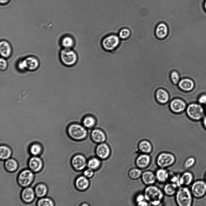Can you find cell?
Wrapping results in <instances>:
<instances>
[{
  "label": "cell",
  "instance_id": "cell-1",
  "mask_svg": "<svg viewBox=\"0 0 206 206\" xmlns=\"http://www.w3.org/2000/svg\"><path fill=\"white\" fill-rule=\"evenodd\" d=\"M67 133L69 138L75 141H81L87 138L88 130L81 123L73 122L70 124L67 128Z\"/></svg>",
  "mask_w": 206,
  "mask_h": 206
},
{
  "label": "cell",
  "instance_id": "cell-2",
  "mask_svg": "<svg viewBox=\"0 0 206 206\" xmlns=\"http://www.w3.org/2000/svg\"><path fill=\"white\" fill-rule=\"evenodd\" d=\"M144 195L145 200L151 205H159L163 198V192L159 188L154 185H148L144 190Z\"/></svg>",
  "mask_w": 206,
  "mask_h": 206
},
{
  "label": "cell",
  "instance_id": "cell-3",
  "mask_svg": "<svg viewBox=\"0 0 206 206\" xmlns=\"http://www.w3.org/2000/svg\"><path fill=\"white\" fill-rule=\"evenodd\" d=\"M176 200L179 206H190L192 203L191 193L187 187H180L176 193Z\"/></svg>",
  "mask_w": 206,
  "mask_h": 206
},
{
  "label": "cell",
  "instance_id": "cell-4",
  "mask_svg": "<svg viewBox=\"0 0 206 206\" xmlns=\"http://www.w3.org/2000/svg\"><path fill=\"white\" fill-rule=\"evenodd\" d=\"M35 178V173L28 169L21 171L17 178V181L19 185L24 188L31 185Z\"/></svg>",
  "mask_w": 206,
  "mask_h": 206
},
{
  "label": "cell",
  "instance_id": "cell-5",
  "mask_svg": "<svg viewBox=\"0 0 206 206\" xmlns=\"http://www.w3.org/2000/svg\"><path fill=\"white\" fill-rule=\"evenodd\" d=\"M39 65L38 59L35 56H30L19 61L17 66L19 69L21 71L27 70L34 71L38 68Z\"/></svg>",
  "mask_w": 206,
  "mask_h": 206
},
{
  "label": "cell",
  "instance_id": "cell-6",
  "mask_svg": "<svg viewBox=\"0 0 206 206\" xmlns=\"http://www.w3.org/2000/svg\"><path fill=\"white\" fill-rule=\"evenodd\" d=\"M185 111L189 118L195 120L201 119L204 113L202 106L195 103H191L187 105Z\"/></svg>",
  "mask_w": 206,
  "mask_h": 206
},
{
  "label": "cell",
  "instance_id": "cell-7",
  "mask_svg": "<svg viewBox=\"0 0 206 206\" xmlns=\"http://www.w3.org/2000/svg\"><path fill=\"white\" fill-rule=\"evenodd\" d=\"M176 158L173 154L168 152H162L157 156L156 163L160 168H165L173 165L175 162Z\"/></svg>",
  "mask_w": 206,
  "mask_h": 206
},
{
  "label": "cell",
  "instance_id": "cell-8",
  "mask_svg": "<svg viewBox=\"0 0 206 206\" xmlns=\"http://www.w3.org/2000/svg\"><path fill=\"white\" fill-rule=\"evenodd\" d=\"M60 58L63 64L68 66L74 64L78 59L76 53L70 49H62L60 52Z\"/></svg>",
  "mask_w": 206,
  "mask_h": 206
},
{
  "label": "cell",
  "instance_id": "cell-9",
  "mask_svg": "<svg viewBox=\"0 0 206 206\" xmlns=\"http://www.w3.org/2000/svg\"><path fill=\"white\" fill-rule=\"evenodd\" d=\"M119 43V37L115 35L108 36L103 40L102 45L107 51H112L117 47Z\"/></svg>",
  "mask_w": 206,
  "mask_h": 206
},
{
  "label": "cell",
  "instance_id": "cell-10",
  "mask_svg": "<svg viewBox=\"0 0 206 206\" xmlns=\"http://www.w3.org/2000/svg\"><path fill=\"white\" fill-rule=\"evenodd\" d=\"M87 163L86 158L81 154L75 155L71 160V164L73 168L77 171L84 170L87 166Z\"/></svg>",
  "mask_w": 206,
  "mask_h": 206
},
{
  "label": "cell",
  "instance_id": "cell-11",
  "mask_svg": "<svg viewBox=\"0 0 206 206\" xmlns=\"http://www.w3.org/2000/svg\"><path fill=\"white\" fill-rule=\"evenodd\" d=\"M36 196L34 189L31 186L24 188L21 193V198L26 205L33 203Z\"/></svg>",
  "mask_w": 206,
  "mask_h": 206
},
{
  "label": "cell",
  "instance_id": "cell-12",
  "mask_svg": "<svg viewBox=\"0 0 206 206\" xmlns=\"http://www.w3.org/2000/svg\"><path fill=\"white\" fill-rule=\"evenodd\" d=\"M28 167L34 173L40 172L43 169L44 163L42 159L38 156H32L28 162Z\"/></svg>",
  "mask_w": 206,
  "mask_h": 206
},
{
  "label": "cell",
  "instance_id": "cell-13",
  "mask_svg": "<svg viewBox=\"0 0 206 206\" xmlns=\"http://www.w3.org/2000/svg\"><path fill=\"white\" fill-rule=\"evenodd\" d=\"M191 193L195 197L200 198L206 193V182L203 181H198L192 184Z\"/></svg>",
  "mask_w": 206,
  "mask_h": 206
},
{
  "label": "cell",
  "instance_id": "cell-14",
  "mask_svg": "<svg viewBox=\"0 0 206 206\" xmlns=\"http://www.w3.org/2000/svg\"><path fill=\"white\" fill-rule=\"evenodd\" d=\"M187 105L182 99L176 98L171 101L169 107L173 113H179L185 111Z\"/></svg>",
  "mask_w": 206,
  "mask_h": 206
},
{
  "label": "cell",
  "instance_id": "cell-15",
  "mask_svg": "<svg viewBox=\"0 0 206 206\" xmlns=\"http://www.w3.org/2000/svg\"><path fill=\"white\" fill-rule=\"evenodd\" d=\"M90 137L93 142L98 144L104 142L107 138L105 132L102 129L97 128L92 129L90 133Z\"/></svg>",
  "mask_w": 206,
  "mask_h": 206
},
{
  "label": "cell",
  "instance_id": "cell-16",
  "mask_svg": "<svg viewBox=\"0 0 206 206\" xmlns=\"http://www.w3.org/2000/svg\"><path fill=\"white\" fill-rule=\"evenodd\" d=\"M111 150L109 145L104 142L99 144L95 149L97 157L101 160H105L110 155Z\"/></svg>",
  "mask_w": 206,
  "mask_h": 206
},
{
  "label": "cell",
  "instance_id": "cell-17",
  "mask_svg": "<svg viewBox=\"0 0 206 206\" xmlns=\"http://www.w3.org/2000/svg\"><path fill=\"white\" fill-rule=\"evenodd\" d=\"M81 124L87 129L95 128L97 123L96 118L90 114L84 115L82 118Z\"/></svg>",
  "mask_w": 206,
  "mask_h": 206
},
{
  "label": "cell",
  "instance_id": "cell-18",
  "mask_svg": "<svg viewBox=\"0 0 206 206\" xmlns=\"http://www.w3.org/2000/svg\"><path fill=\"white\" fill-rule=\"evenodd\" d=\"M178 86L181 90L186 92L192 91L195 86V83L192 79L185 78L180 79Z\"/></svg>",
  "mask_w": 206,
  "mask_h": 206
},
{
  "label": "cell",
  "instance_id": "cell-19",
  "mask_svg": "<svg viewBox=\"0 0 206 206\" xmlns=\"http://www.w3.org/2000/svg\"><path fill=\"white\" fill-rule=\"evenodd\" d=\"M151 158L148 154H143L138 156L135 161L137 166L141 169L147 167L150 164Z\"/></svg>",
  "mask_w": 206,
  "mask_h": 206
},
{
  "label": "cell",
  "instance_id": "cell-20",
  "mask_svg": "<svg viewBox=\"0 0 206 206\" xmlns=\"http://www.w3.org/2000/svg\"><path fill=\"white\" fill-rule=\"evenodd\" d=\"M74 185L76 188L80 191H84L88 188L90 185L88 179L84 175L78 177L75 179Z\"/></svg>",
  "mask_w": 206,
  "mask_h": 206
},
{
  "label": "cell",
  "instance_id": "cell-21",
  "mask_svg": "<svg viewBox=\"0 0 206 206\" xmlns=\"http://www.w3.org/2000/svg\"><path fill=\"white\" fill-rule=\"evenodd\" d=\"M12 49L10 44L5 40H2L0 43V52L1 56L5 58H9L12 55Z\"/></svg>",
  "mask_w": 206,
  "mask_h": 206
},
{
  "label": "cell",
  "instance_id": "cell-22",
  "mask_svg": "<svg viewBox=\"0 0 206 206\" xmlns=\"http://www.w3.org/2000/svg\"><path fill=\"white\" fill-rule=\"evenodd\" d=\"M155 97L157 101L161 104L168 103L170 100V95L167 91L163 88H159L155 92Z\"/></svg>",
  "mask_w": 206,
  "mask_h": 206
},
{
  "label": "cell",
  "instance_id": "cell-23",
  "mask_svg": "<svg viewBox=\"0 0 206 206\" xmlns=\"http://www.w3.org/2000/svg\"><path fill=\"white\" fill-rule=\"evenodd\" d=\"M155 32L157 38L160 39H163L168 35V27L165 24L161 23L157 25Z\"/></svg>",
  "mask_w": 206,
  "mask_h": 206
},
{
  "label": "cell",
  "instance_id": "cell-24",
  "mask_svg": "<svg viewBox=\"0 0 206 206\" xmlns=\"http://www.w3.org/2000/svg\"><path fill=\"white\" fill-rule=\"evenodd\" d=\"M3 164L5 169L9 173H14L18 168V162L13 158H10L5 160Z\"/></svg>",
  "mask_w": 206,
  "mask_h": 206
},
{
  "label": "cell",
  "instance_id": "cell-25",
  "mask_svg": "<svg viewBox=\"0 0 206 206\" xmlns=\"http://www.w3.org/2000/svg\"><path fill=\"white\" fill-rule=\"evenodd\" d=\"M36 197L40 198L46 196L48 192L47 185L43 183H39L34 187Z\"/></svg>",
  "mask_w": 206,
  "mask_h": 206
},
{
  "label": "cell",
  "instance_id": "cell-26",
  "mask_svg": "<svg viewBox=\"0 0 206 206\" xmlns=\"http://www.w3.org/2000/svg\"><path fill=\"white\" fill-rule=\"evenodd\" d=\"M141 177L144 184L148 185L153 184L156 179L155 175L152 172L150 171H147L143 173Z\"/></svg>",
  "mask_w": 206,
  "mask_h": 206
},
{
  "label": "cell",
  "instance_id": "cell-27",
  "mask_svg": "<svg viewBox=\"0 0 206 206\" xmlns=\"http://www.w3.org/2000/svg\"><path fill=\"white\" fill-rule=\"evenodd\" d=\"M193 177L192 174L189 172H184L179 177L178 184L179 186H188L193 181Z\"/></svg>",
  "mask_w": 206,
  "mask_h": 206
},
{
  "label": "cell",
  "instance_id": "cell-28",
  "mask_svg": "<svg viewBox=\"0 0 206 206\" xmlns=\"http://www.w3.org/2000/svg\"><path fill=\"white\" fill-rule=\"evenodd\" d=\"M29 154L32 156H40L42 153L43 148L40 143L34 142L30 144L28 147Z\"/></svg>",
  "mask_w": 206,
  "mask_h": 206
},
{
  "label": "cell",
  "instance_id": "cell-29",
  "mask_svg": "<svg viewBox=\"0 0 206 206\" xmlns=\"http://www.w3.org/2000/svg\"><path fill=\"white\" fill-rule=\"evenodd\" d=\"M138 147L140 151L143 154H148L152 152L153 149L151 143L146 139L141 141L138 143Z\"/></svg>",
  "mask_w": 206,
  "mask_h": 206
},
{
  "label": "cell",
  "instance_id": "cell-30",
  "mask_svg": "<svg viewBox=\"0 0 206 206\" xmlns=\"http://www.w3.org/2000/svg\"><path fill=\"white\" fill-rule=\"evenodd\" d=\"M12 154V150L9 146L4 144L1 145L0 147L1 160L5 161L11 158Z\"/></svg>",
  "mask_w": 206,
  "mask_h": 206
},
{
  "label": "cell",
  "instance_id": "cell-31",
  "mask_svg": "<svg viewBox=\"0 0 206 206\" xmlns=\"http://www.w3.org/2000/svg\"><path fill=\"white\" fill-rule=\"evenodd\" d=\"M178 187L179 185L176 183H168L165 185L163 192L165 194L168 196H172L176 193Z\"/></svg>",
  "mask_w": 206,
  "mask_h": 206
},
{
  "label": "cell",
  "instance_id": "cell-32",
  "mask_svg": "<svg viewBox=\"0 0 206 206\" xmlns=\"http://www.w3.org/2000/svg\"><path fill=\"white\" fill-rule=\"evenodd\" d=\"M168 172L164 168H160L156 172V179L159 182L163 183L168 180Z\"/></svg>",
  "mask_w": 206,
  "mask_h": 206
},
{
  "label": "cell",
  "instance_id": "cell-33",
  "mask_svg": "<svg viewBox=\"0 0 206 206\" xmlns=\"http://www.w3.org/2000/svg\"><path fill=\"white\" fill-rule=\"evenodd\" d=\"M101 161L98 157H93L87 161V166L88 168L94 170L98 169L100 166Z\"/></svg>",
  "mask_w": 206,
  "mask_h": 206
},
{
  "label": "cell",
  "instance_id": "cell-34",
  "mask_svg": "<svg viewBox=\"0 0 206 206\" xmlns=\"http://www.w3.org/2000/svg\"><path fill=\"white\" fill-rule=\"evenodd\" d=\"M38 206H53L55 203L53 200L51 198L46 196L40 198L36 202Z\"/></svg>",
  "mask_w": 206,
  "mask_h": 206
},
{
  "label": "cell",
  "instance_id": "cell-35",
  "mask_svg": "<svg viewBox=\"0 0 206 206\" xmlns=\"http://www.w3.org/2000/svg\"><path fill=\"white\" fill-rule=\"evenodd\" d=\"M61 43L64 48L71 49L74 46V41L71 37L66 36L62 39Z\"/></svg>",
  "mask_w": 206,
  "mask_h": 206
},
{
  "label": "cell",
  "instance_id": "cell-36",
  "mask_svg": "<svg viewBox=\"0 0 206 206\" xmlns=\"http://www.w3.org/2000/svg\"><path fill=\"white\" fill-rule=\"evenodd\" d=\"M143 172L141 169L134 168L131 169L128 173L129 177L133 179H136L141 176Z\"/></svg>",
  "mask_w": 206,
  "mask_h": 206
},
{
  "label": "cell",
  "instance_id": "cell-37",
  "mask_svg": "<svg viewBox=\"0 0 206 206\" xmlns=\"http://www.w3.org/2000/svg\"><path fill=\"white\" fill-rule=\"evenodd\" d=\"M170 78L172 82L175 85H178L181 79L179 73L176 70L173 71L171 72Z\"/></svg>",
  "mask_w": 206,
  "mask_h": 206
},
{
  "label": "cell",
  "instance_id": "cell-38",
  "mask_svg": "<svg viewBox=\"0 0 206 206\" xmlns=\"http://www.w3.org/2000/svg\"><path fill=\"white\" fill-rule=\"evenodd\" d=\"M131 35L130 30L127 28H124L121 29L119 33V37L122 39H127Z\"/></svg>",
  "mask_w": 206,
  "mask_h": 206
},
{
  "label": "cell",
  "instance_id": "cell-39",
  "mask_svg": "<svg viewBox=\"0 0 206 206\" xmlns=\"http://www.w3.org/2000/svg\"><path fill=\"white\" fill-rule=\"evenodd\" d=\"M179 178V177L173 173L168 172L167 180H169L171 182L177 183L179 186L178 184Z\"/></svg>",
  "mask_w": 206,
  "mask_h": 206
},
{
  "label": "cell",
  "instance_id": "cell-40",
  "mask_svg": "<svg viewBox=\"0 0 206 206\" xmlns=\"http://www.w3.org/2000/svg\"><path fill=\"white\" fill-rule=\"evenodd\" d=\"M195 162V159L193 157H190L188 158L185 161L184 166L186 169L191 167Z\"/></svg>",
  "mask_w": 206,
  "mask_h": 206
},
{
  "label": "cell",
  "instance_id": "cell-41",
  "mask_svg": "<svg viewBox=\"0 0 206 206\" xmlns=\"http://www.w3.org/2000/svg\"><path fill=\"white\" fill-rule=\"evenodd\" d=\"M8 63L5 58L2 57L0 60V69L1 71H5L7 68Z\"/></svg>",
  "mask_w": 206,
  "mask_h": 206
},
{
  "label": "cell",
  "instance_id": "cell-42",
  "mask_svg": "<svg viewBox=\"0 0 206 206\" xmlns=\"http://www.w3.org/2000/svg\"><path fill=\"white\" fill-rule=\"evenodd\" d=\"M83 175L87 178H92L94 175V170L88 168L85 169L83 173Z\"/></svg>",
  "mask_w": 206,
  "mask_h": 206
},
{
  "label": "cell",
  "instance_id": "cell-43",
  "mask_svg": "<svg viewBox=\"0 0 206 206\" xmlns=\"http://www.w3.org/2000/svg\"><path fill=\"white\" fill-rule=\"evenodd\" d=\"M198 101L201 104L206 103V95L203 94L201 95L198 99Z\"/></svg>",
  "mask_w": 206,
  "mask_h": 206
},
{
  "label": "cell",
  "instance_id": "cell-44",
  "mask_svg": "<svg viewBox=\"0 0 206 206\" xmlns=\"http://www.w3.org/2000/svg\"><path fill=\"white\" fill-rule=\"evenodd\" d=\"M145 199L144 195L142 194H140L138 195L136 198V201L137 202L144 200Z\"/></svg>",
  "mask_w": 206,
  "mask_h": 206
},
{
  "label": "cell",
  "instance_id": "cell-45",
  "mask_svg": "<svg viewBox=\"0 0 206 206\" xmlns=\"http://www.w3.org/2000/svg\"><path fill=\"white\" fill-rule=\"evenodd\" d=\"M137 205L140 206H147L148 205V203L144 200L137 202Z\"/></svg>",
  "mask_w": 206,
  "mask_h": 206
},
{
  "label": "cell",
  "instance_id": "cell-46",
  "mask_svg": "<svg viewBox=\"0 0 206 206\" xmlns=\"http://www.w3.org/2000/svg\"><path fill=\"white\" fill-rule=\"evenodd\" d=\"M10 0H0V4L2 5H5L8 4L10 2Z\"/></svg>",
  "mask_w": 206,
  "mask_h": 206
},
{
  "label": "cell",
  "instance_id": "cell-47",
  "mask_svg": "<svg viewBox=\"0 0 206 206\" xmlns=\"http://www.w3.org/2000/svg\"><path fill=\"white\" fill-rule=\"evenodd\" d=\"M203 7L205 11H206V0H205L203 4Z\"/></svg>",
  "mask_w": 206,
  "mask_h": 206
},
{
  "label": "cell",
  "instance_id": "cell-48",
  "mask_svg": "<svg viewBox=\"0 0 206 206\" xmlns=\"http://www.w3.org/2000/svg\"><path fill=\"white\" fill-rule=\"evenodd\" d=\"M203 124L205 127L206 128V116L204 119Z\"/></svg>",
  "mask_w": 206,
  "mask_h": 206
},
{
  "label": "cell",
  "instance_id": "cell-49",
  "mask_svg": "<svg viewBox=\"0 0 206 206\" xmlns=\"http://www.w3.org/2000/svg\"><path fill=\"white\" fill-rule=\"evenodd\" d=\"M89 205L86 203H83L81 205L82 206H88Z\"/></svg>",
  "mask_w": 206,
  "mask_h": 206
},
{
  "label": "cell",
  "instance_id": "cell-50",
  "mask_svg": "<svg viewBox=\"0 0 206 206\" xmlns=\"http://www.w3.org/2000/svg\"><path fill=\"white\" fill-rule=\"evenodd\" d=\"M205 181L206 182V173L205 175Z\"/></svg>",
  "mask_w": 206,
  "mask_h": 206
}]
</instances>
